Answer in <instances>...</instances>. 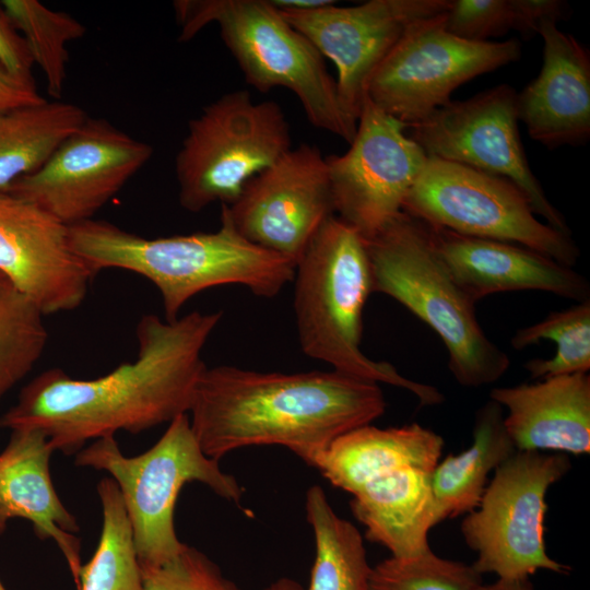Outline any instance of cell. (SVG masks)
I'll list each match as a JSON object with an SVG mask.
<instances>
[{"label": "cell", "mask_w": 590, "mask_h": 590, "mask_svg": "<svg viewBox=\"0 0 590 590\" xmlns=\"http://www.w3.org/2000/svg\"><path fill=\"white\" fill-rule=\"evenodd\" d=\"M504 415L503 406L488 399L475 413L470 447L448 455L433 470L432 491L440 521L474 510L489 473L517 451Z\"/></svg>", "instance_id": "cell-24"}, {"label": "cell", "mask_w": 590, "mask_h": 590, "mask_svg": "<svg viewBox=\"0 0 590 590\" xmlns=\"http://www.w3.org/2000/svg\"><path fill=\"white\" fill-rule=\"evenodd\" d=\"M44 317L0 272V400L42 357L48 341Z\"/></svg>", "instance_id": "cell-29"}, {"label": "cell", "mask_w": 590, "mask_h": 590, "mask_svg": "<svg viewBox=\"0 0 590 590\" xmlns=\"http://www.w3.org/2000/svg\"><path fill=\"white\" fill-rule=\"evenodd\" d=\"M481 583L472 565L429 551L382 560L371 568L368 590H475Z\"/></svg>", "instance_id": "cell-31"}, {"label": "cell", "mask_w": 590, "mask_h": 590, "mask_svg": "<svg viewBox=\"0 0 590 590\" xmlns=\"http://www.w3.org/2000/svg\"><path fill=\"white\" fill-rule=\"evenodd\" d=\"M442 447L440 435L417 423L388 428L368 424L337 438L312 467L332 485L353 494L375 474L394 467L433 471Z\"/></svg>", "instance_id": "cell-23"}, {"label": "cell", "mask_w": 590, "mask_h": 590, "mask_svg": "<svg viewBox=\"0 0 590 590\" xmlns=\"http://www.w3.org/2000/svg\"><path fill=\"white\" fill-rule=\"evenodd\" d=\"M448 32L470 42H488L515 28L511 0H451L446 12Z\"/></svg>", "instance_id": "cell-33"}, {"label": "cell", "mask_w": 590, "mask_h": 590, "mask_svg": "<svg viewBox=\"0 0 590 590\" xmlns=\"http://www.w3.org/2000/svg\"><path fill=\"white\" fill-rule=\"evenodd\" d=\"M72 103L48 101L0 114V192L27 176L87 118Z\"/></svg>", "instance_id": "cell-25"}, {"label": "cell", "mask_w": 590, "mask_h": 590, "mask_svg": "<svg viewBox=\"0 0 590 590\" xmlns=\"http://www.w3.org/2000/svg\"><path fill=\"white\" fill-rule=\"evenodd\" d=\"M377 382L338 370L264 373L205 367L190 425L203 452L220 460L250 446H283L311 465L340 436L386 411Z\"/></svg>", "instance_id": "cell-2"}, {"label": "cell", "mask_w": 590, "mask_h": 590, "mask_svg": "<svg viewBox=\"0 0 590 590\" xmlns=\"http://www.w3.org/2000/svg\"><path fill=\"white\" fill-rule=\"evenodd\" d=\"M365 244L373 293L392 297L436 332L458 384L477 388L505 375L510 358L484 333L426 223L402 211Z\"/></svg>", "instance_id": "cell-5"}, {"label": "cell", "mask_w": 590, "mask_h": 590, "mask_svg": "<svg viewBox=\"0 0 590 590\" xmlns=\"http://www.w3.org/2000/svg\"><path fill=\"white\" fill-rule=\"evenodd\" d=\"M74 464L106 471L118 485L142 568L172 560L187 545L174 526L176 500L186 483L200 482L237 506L244 493L237 480L203 452L188 414L170 421L162 437L139 456L126 457L115 437L107 436L76 452Z\"/></svg>", "instance_id": "cell-7"}, {"label": "cell", "mask_w": 590, "mask_h": 590, "mask_svg": "<svg viewBox=\"0 0 590 590\" xmlns=\"http://www.w3.org/2000/svg\"><path fill=\"white\" fill-rule=\"evenodd\" d=\"M103 523L96 550L79 573V590H143L132 528L116 482L97 484Z\"/></svg>", "instance_id": "cell-27"}, {"label": "cell", "mask_w": 590, "mask_h": 590, "mask_svg": "<svg viewBox=\"0 0 590 590\" xmlns=\"http://www.w3.org/2000/svg\"><path fill=\"white\" fill-rule=\"evenodd\" d=\"M1 4L22 32L33 63L42 69L49 96L60 101L69 62L68 44L83 37L86 27L69 13L36 0H3Z\"/></svg>", "instance_id": "cell-28"}, {"label": "cell", "mask_w": 590, "mask_h": 590, "mask_svg": "<svg viewBox=\"0 0 590 590\" xmlns=\"http://www.w3.org/2000/svg\"><path fill=\"white\" fill-rule=\"evenodd\" d=\"M432 472L413 464L381 471L352 494L351 508L366 538L391 556L409 557L430 550L428 533L440 521L432 491Z\"/></svg>", "instance_id": "cell-22"}, {"label": "cell", "mask_w": 590, "mask_h": 590, "mask_svg": "<svg viewBox=\"0 0 590 590\" xmlns=\"http://www.w3.org/2000/svg\"><path fill=\"white\" fill-rule=\"evenodd\" d=\"M222 315L194 310L173 321L144 315L135 328L134 361L94 379L47 369L22 388L0 427L40 430L54 451L71 455L88 440L118 430L139 434L188 414L206 367L203 347Z\"/></svg>", "instance_id": "cell-1"}, {"label": "cell", "mask_w": 590, "mask_h": 590, "mask_svg": "<svg viewBox=\"0 0 590 590\" xmlns=\"http://www.w3.org/2000/svg\"><path fill=\"white\" fill-rule=\"evenodd\" d=\"M543 61L538 76L517 93L519 121L548 149L580 145L590 138V56L557 23L542 22Z\"/></svg>", "instance_id": "cell-19"}, {"label": "cell", "mask_w": 590, "mask_h": 590, "mask_svg": "<svg viewBox=\"0 0 590 590\" xmlns=\"http://www.w3.org/2000/svg\"><path fill=\"white\" fill-rule=\"evenodd\" d=\"M402 211L460 235L521 245L566 267L580 258L571 235L539 221L518 186L464 165L428 157Z\"/></svg>", "instance_id": "cell-10"}, {"label": "cell", "mask_w": 590, "mask_h": 590, "mask_svg": "<svg viewBox=\"0 0 590 590\" xmlns=\"http://www.w3.org/2000/svg\"><path fill=\"white\" fill-rule=\"evenodd\" d=\"M263 590H304L303 587L291 578H280Z\"/></svg>", "instance_id": "cell-39"}, {"label": "cell", "mask_w": 590, "mask_h": 590, "mask_svg": "<svg viewBox=\"0 0 590 590\" xmlns=\"http://www.w3.org/2000/svg\"><path fill=\"white\" fill-rule=\"evenodd\" d=\"M69 239L95 275L104 269H122L152 282L168 321L204 290L238 284L270 298L293 281L295 272L292 261L243 237L224 205L215 232L146 238L92 219L70 225Z\"/></svg>", "instance_id": "cell-3"}, {"label": "cell", "mask_w": 590, "mask_h": 590, "mask_svg": "<svg viewBox=\"0 0 590 590\" xmlns=\"http://www.w3.org/2000/svg\"><path fill=\"white\" fill-rule=\"evenodd\" d=\"M451 0H370L341 7L334 1L310 10H279L338 71L339 103L357 123L368 82L404 32L415 22L441 14Z\"/></svg>", "instance_id": "cell-15"}, {"label": "cell", "mask_w": 590, "mask_h": 590, "mask_svg": "<svg viewBox=\"0 0 590 590\" xmlns=\"http://www.w3.org/2000/svg\"><path fill=\"white\" fill-rule=\"evenodd\" d=\"M0 272L45 316L78 308L95 274L73 251L69 226L0 192Z\"/></svg>", "instance_id": "cell-17"}, {"label": "cell", "mask_w": 590, "mask_h": 590, "mask_svg": "<svg viewBox=\"0 0 590 590\" xmlns=\"http://www.w3.org/2000/svg\"><path fill=\"white\" fill-rule=\"evenodd\" d=\"M141 569L143 590H241L205 554L189 545L172 560Z\"/></svg>", "instance_id": "cell-32"}, {"label": "cell", "mask_w": 590, "mask_h": 590, "mask_svg": "<svg viewBox=\"0 0 590 590\" xmlns=\"http://www.w3.org/2000/svg\"><path fill=\"white\" fill-rule=\"evenodd\" d=\"M0 64L10 73L33 79L34 66L22 35L14 27L0 2Z\"/></svg>", "instance_id": "cell-34"}, {"label": "cell", "mask_w": 590, "mask_h": 590, "mask_svg": "<svg viewBox=\"0 0 590 590\" xmlns=\"http://www.w3.org/2000/svg\"><path fill=\"white\" fill-rule=\"evenodd\" d=\"M515 31L529 38L538 34L542 22L565 19L567 4L559 0H511Z\"/></svg>", "instance_id": "cell-35"}, {"label": "cell", "mask_w": 590, "mask_h": 590, "mask_svg": "<svg viewBox=\"0 0 590 590\" xmlns=\"http://www.w3.org/2000/svg\"><path fill=\"white\" fill-rule=\"evenodd\" d=\"M34 79L20 78L0 64V114L44 102Z\"/></svg>", "instance_id": "cell-36"}, {"label": "cell", "mask_w": 590, "mask_h": 590, "mask_svg": "<svg viewBox=\"0 0 590 590\" xmlns=\"http://www.w3.org/2000/svg\"><path fill=\"white\" fill-rule=\"evenodd\" d=\"M518 121L517 92L500 84L465 101H450L409 128L427 157L510 180L528 197L535 215L570 234L529 166Z\"/></svg>", "instance_id": "cell-12"}, {"label": "cell", "mask_w": 590, "mask_h": 590, "mask_svg": "<svg viewBox=\"0 0 590 590\" xmlns=\"http://www.w3.org/2000/svg\"><path fill=\"white\" fill-rule=\"evenodd\" d=\"M405 128L366 96L350 149L326 156L334 214L365 239L402 212L427 162Z\"/></svg>", "instance_id": "cell-13"}, {"label": "cell", "mask_w": 590, "mask_h": 590, "mask_svg": "<svg viewBox=\"0 0 590 590\" xmlns=\"http://www.w3.org/2000/svg\"><path fill=\"white\" fill-rule=\"evenodd\" d=\"M54 449L37 429L11 430L0 452V534L11 519L30 521L42 541L52 540L62 553L76 590L82 566L80 527L60 500L50 475Z\"/></svg>", "instance_id": "cell-20"}, {"label": "cell", "mask_w": 590, "mask_h": 590, "mask_svg": "<svg viewBox=\"0 0 590 590\" xmlns=\"http://www.w3.org/2000/svg\"><path fill=\"white\" fill-rule=\"evenodd\" d=\"M507 410L506 430L518 451L590 452V375L575 373L494 388Z\"/></svg>", "instance_id": "cell-21"}, {"label": "cell", "mask_w": 590, "mask_h": 590, "mask_svg": "<svg viewBox=\"0 0 590 590\" xmlns=\"http://www.w3.org/2000/svg\"><path fill=\"white\" fill-rule=\"evenodd\" d=\"M446 12L413 23L368 82L370 102L406 127L448 104L460 85L521 56L515 38L470 42L455 36L446 30Z\"/></svg>", "instance_id": "cell-11"}, {"label": "cell", "mask_w": 590, "mask_h": 590, "mask_svg": "<svg viewBox=\"0 0 590 590\" xmlns=\"http://www.w3.org/2000/svg\"><path fill=\"white\" fill-rule=\"evenodd\" d=\"M570 468L565 453L517 450L495 469L480 504L461 523L477 573L526 579L540 569L569 570L546 552L544 519L548 488Z\"/></svg>", "instance_id": "cell-9"}, {"label": "cell", "mask_w": 590, "mask_h": 590, "mask_svg": "<svg viewBox=\"0 0 590 590\" xmlns=\"http://www.w3.org/2000/svg\"><path fill=\"white\" fill-rule=\"evenodd\" d=\"M225 206L237 232L294 264L322 223L334 215L326 157L302 143L248 181Z\"/></svg>", "instance_id": "cell-16"}, {"label": "cell", "mask_w": 590, "mask_h": 590, "mask_svg": "<svg viewBox=\"0 0 590 590\" xmlns=\"http://www.w3.org/2000/svg\"><path fill=\"white\" fill-rule=\"evenodd\" d=\"M475 590H534L530 578L498 579L492 583H481Z\"/></svg>", "instance_id": "cell-37"}, {"label": "cell", "mask_w": 590, "mask_h": 590, "mask_svg": "<svg viewBox=\"0 0 590 590\" xmlns=\"http://www.w3.org/2000/svg\"><path fill=\"white\" fill-rule=\"evenodd\" d=\"M0 590H7L1 581H0Z\"/></svg>", "instance_id": "cell-40"}, {"label": "cell", "mask_w": 590, "mask_h": 590, "mask_svg": "<svg viewBox=\"0 0 590 590\" xmlns=\"http://www.w3.org/2000/svg\"><path fill=\"white\" fill-rule=\"evenodd\" d=\"M270 2L278 10H310L326 5L331 0H273Z\"/></svg>", "instance_id": "cell-38"}, {"label": "cell", "mask_w": 590, "mask_h": 590, "mask_svg": "<svg viewBox=\"0 0 590 590\" xmlns=\"http://www.w3.org/2000/svg\"><path fill=\"white\" fill-rule=\"evenodd\" d=\"M542 340L553 341L556 352L551 358H534L523 365L532 379L589 373L590 299L550 312L543 320L517 330L511 346L523 350Z\"/></svg>", "instance_id": "cell-30"}, {"label": "cell", "mask_w": 590, "mask_h": 590, "mask_svg": "<svg viewBox=\"0 0 590 590\" xmlns=\"http://www.w3.org/2000/svg\"><path fill=\"white\" fill-rule=\"evenodd\" d=\"M428 226L449 272L474 303L496 293L528 290L577 303L590 299L586 276L543 253L518 244Z\"/></svg>", "instance_id": "cell-18"}, {"label": "cell", "mask_w": 590, "mask_h": 590, "mask_svg": "<svg viewBox=\"0 0 590 590\" xmlns=\"http://www.w3.org/2000/svg\"><path fill=\"white\" fill-rule=\"evenodd\" d=\"M152 155L149 143L104 118L87 117L40 168L14 181L7 192L70 226L92 220Z\"/></svg>", "instance_id": "cell-14"}, {"label": "cell", "mask_w": 590, "mask_h": 590, "mask_svg": "<svg viewBox=\"0 0 590 590\" xmlns=\"http://www.w3.org/2000/svg\"><path fill=\"white\" fill-rule=\"evenodd\" d=\"M305 511L316 543L306 590H368L371 567L356 527L335 514L319 485L307 491Z\"/></svg>", "instance_id": "cell-26"}, {"label": "cell", "mask_w": 590, "mask_h": 590, "mask_svg": "<svg viewBox=\"0 0 590 590\" xmlns=\"http://www.w3.org/2000/svg\"><path fill=\"white\" fill-rule=\"evenodd\" d=\"M290 149V125L276 102L257 103L247 90L223 94L189 121L177 152L181 208L196 213L214 202L232 204Z\"/></svg>", "instance_id": "cell-8"}, {"label": "cell", "mask_w": 590, "mask_h": 590, "mask_svg": "<svg viewBox=\"0 0 590 590\" xmlns=\"http://www.w3.org/2000/svg\"><path fill=\"white\" fill-rule=\"evenodd\" d=\"M173 7L179 42L216 23L249 85L262 93L278 86L290 90L314 127L353 141L357 123L342 111L324 58L270 1L176 0Z\"/></svg>", "instance_id": "cell-6"}, {"label": "cell", "mask_w": 590, "mask_h": 590, "mask_svg": "<svg viewBox=\"0 0 590 590\" xmlns=\"http://www.w3.org/2000/svg\"><path fill=\"white\" fill-rule=\"evenodd\" d=\"M294 314L302 351L332 369L413 393L421 405L444 401L430 385L402 376L361 350L363 309L373 293L364 237L335 214L328 217L295 264Z\"/></svg>", "instance_id": "cell-4"}]
</instances>
